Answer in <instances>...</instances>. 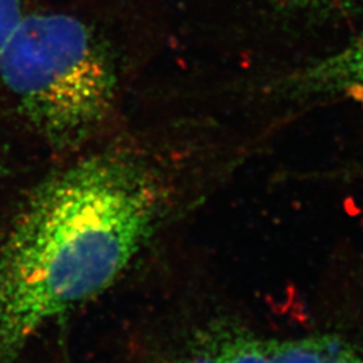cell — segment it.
<instances>
[{
  "label": "cell",
  "mask_w": 363,
  "mask_h": 363,
  "mask_svg": "<svg viewBox=\"0 0 363 363\" xmlns=\"http://www.w3.org/2000/svg\"><path fill=\"white\" fill-rule=\"evenodd\" d=\"M177 128L123 124L31 187L0 235V363L104 294L147 247L175 196Z\"/></svg>",
  "instance_id": "1"
},
{
  "label": "cell",
  "mask_w": 363,
  "mask_h": 363,
  "mask_svg": "<svg viewBox=\"0 0 363 363\" xmlns=\"http://www.w3.org/2000/svg\"><path fill=\"white\" fill-rule=\"evenodd\" d=\"M130 66L103 13L28 7L0 52V94L30 135L69 156L123 125Z\"/></svg>",
  "instance_id": "2"
},
{
  "label": "cell",
  "mask_w": 363,
  "mask_h": 363,
  "mask_svg": "<svg viewBox=\"0 0 363 363\" xmlns=\"http://www.w3.org/2000/svg\"><path fill=\"white\" fill-rule=\"evenodd\" d=\"M174 363H363L359 351L330 337H267L210 333Z\"/></svg>",
  "instance_id": "3"
},
{
  "label": "cell",
  "mask_w": 363,
  "mask_h": 363,
  "mask_svg": "<svg viewBox=\"0 0 363 363\" xmlns=\"http://www.w3.org/2000/svg\"><path fill=\"white\" fill-rule=\"evenodd\" d=\"M331 89L342 101L363 108V33L327 60Z\"/></svg>",
  "instance_id": "4"
},
{
  "label": "cell",
  "mask_w": 363,
  "mask_h": 363,
  "mask_svg": "<svg viewBox=\"0 0 363 363\" xmlns=\"http://www.w3.org/2000/svg\"><path fill=\"white\" fill-rule=\"evenodd\" d=\"M27 9L26 0H0V52Z\"/></svg>",
  "instance_id": "5"
},
{
  "label": "cell",
  "mask_w": 363,
  "mask_h": 363,
  "mask_svg": "<svg viewBox=\"0 0 363 363\" xmlns=\"http://www.w3.org/2000/svg\"><path fill=\"white\" fill-rule=\"evenodd\" d=\"M295 6L310 10L351 11L363 7V0H291Z\"/></svg>",
  "instance_id": "6"
}]
</instances>
